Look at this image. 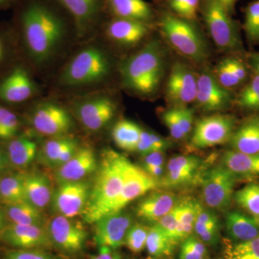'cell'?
Masks as SVG:
<instances>
[{"instance_id": "6da1fadb", "label": "cell", "mask_w": 259, "mask_h": 259, "mask_svg": "<svg viewBox=\"0 0 259 259\" xmlns=\"http://www.w3.org/2000/svg\"><path fill=\"white\" fill-rule=\"evenodd\" d=\"M16 18L27 66L50 79L79 42L74 20L56 0H23Z\"/></svg>"}, {"instance_id": "7a4b0ae2", "label": "cell", "mask_w": 259, "mask_h": 259, "mask_svg": "<svg viewBox=\"0 0 259 259\" xmlns=\"http://www.w3.org/2000/svg\"><path fill=\"white\" fill-rule=\"evenodd\" d=\"M113 71V61L99 35L79 42L49 79L51 92L59 97L83 96L105 91Z\"/></svg>"}, {"instance_id": "3957f363", "label": "cell", "mask_w": 259, "mask_h": 259, "mask_svg": "<svg viewBox=\"0 0 259 259\" xmlns=\"http://www.w3.org/2000/svg\"><path fill=\"white\" fill-rule=\"evenodd\" d=\"M130 162L128 158L114 150H104L82 213L85 222L94 224L111 212L123 188Z\"/></svg>"}, {"instance_id": "277c9868", "label": "cell", "mask_w": 259, "mask_h": 259, "mask_svg": "<svg viewBox=\"0 0 259 259\" xmlns=\"http://www.w3.org/2000/svg\"><path fill=\"white\" fill-rule=\"evenodd\" d=\"M163 70V56L156 40L148 42L118 66L123 86L131 93L141 97L156 93L161 82Z\"/></svg>"}, {"instance_id": "5b68a950", "label": "cell", "mask_w": 259, "mask_h": 259, "mask_svg": "<svg viewBox=\"0 0 259 259\" xmlns=\"http://www.w3.org/2000/svg\"><path fill=\"white\" fill-rule=\"evenodd\" d=\"M157 25L163 36L182 55L196 62L207 58V47L194 21L163 10L158 15Z\"/></svg>"}, {"instance_id": "8992f818", "label": "cell", "mask_w": 259, "mask_h": 259, "mask_svg": "<svg viewBox=\"0 0 259 259\" xmlns=\"http://www.w3.org/2000/svg\"><path fill=\"white\" fill-rule=\"evenodd\" d=\"M70 102L73 116L91 134L105 128L117 112V104L105 91L71 97Z\"/></svg>"}, {"instance_id": "52a82bcc", "label": "cell", "mask_w": 259, "mask_h": 259, "mask_svg": "<svg viewBox=\"0 0 259 259\" xmlns=\"http://www.w3.org/2000/svg\"><path fill=\"white\" fill-rule=\"evenodd\" d=\"M29 122L35 133L49 139L69 136L75 125L69 109L54 100L36 102L29 113Z\"/></svg>"}, {"instance_id": "ba28073f", "label": "cell", "mask_w": 259, "mask_h": 259, "mask_svg": "<svg viewBox=\"0 0 259 259\" xmlns=\"http://www.w3.org/2000/svg\"><path fill=\"white\" fill-rule=\"evenodd\" d=\"M74 20L79 42L98 35L109 18L106 0H56Z\"/></svg>"}, {"instance_id": "9c48e42d", "label": "cell", "mask_w": 259, "mask_h": 259, "mask_svg": "<svg viewBox=\"0 0 259 259\" xmlns=\"http://www.w3.org/2000/svg\"><path fill=\"white\" fill-rule=\"evenodd\" d=\"M201 12L211 37L218 47L226 50L241 47L238 23L217 0H202Z\"/></svg>"}, {"instance_id": "30bf717a", "label": "cell", "mask_w": 259, "mask_h": 259, "mask_svg": "<svg viewBox=\"0 0 259 259\" xmlns=\"http://www.w3.org/2000/svg\"><path fill=\"white\" fill-rule=\"evenodd\" d=\"M35 75L27 65H15L0 79V102L20 105L31 101L41 93Z\"/></svg>"}, {"instance_id": "8fae6325", "label": "cell", "mask_w": 259, "mask_h": 259, "mask_svg": "<svg viewBox=\"0 0 259 259\" xmlns=\"http://www.w3.org/2000/svg\"><path fill=\"white\" fill-rule=\"evenodd\" d=\"M51 244L65 255H76L83 251L88 238L84 227L73 218L56 214L47 223Z\"/></svg>"}, {"instance_id": "7c38bea8", "label": "cell", "mask_w": 259, "mask_h": 259, "mask_svg": "<svg viewBox=\"0 0 259 259\" xmlns=\"http://www.w3.org/2000/svg\"><path fill=\"white\" fill-rule=\"evenodd\" d=\"M236 177L226 167L218 166L204 175L202 197L209 209L224 210L231 203Z\"/></svg>"}, {"instance_id": "4fadbf2b", "label": "cell", "mask_w": 259, "mask_h": 259, "mask_svg": "<svg viewBox=\"0 0 259 259\" xmlns=\"http://www.w3.org/2000/svg\"><path fill=\"white\" fill-rule=\"evenodd\" d=\"M92 185L86 180L59 183L54 191L51 204L56 214L74 218L82 214Z\"/></svg>"}, {"instance_id": "5bb4252c", "label": "cell", "mask_w": 259, "mask_h": 259, "mask_svg": "<svg viewBox=\"0 0 259 259\" xmlns=\"http://www.w3.org/2000/svg\"><path fill=\"white\" fill-rule=\"evenodd\" d=\"M235 119L230 115H216L201 119L194 127L191 144L196 148L213 147L231 139Z\"/></svg>"}, {"instance_id": "9a60e30c", "label": "cell", "mask_w": 259, "mask_h": 259, "mask_svg": "<svg viewBox=\"0 0 259 259\" xmlns=\"http://www.w3.org/2000/svg\"><path fill=\"white\" fill-rule=\"evenodd\" d=\"M151 25L128 20L109 17L102 25V33L107 41L124 48L134 47L147 37Z\"/></svg>"}, {"instance_id": "2e32d148", "label": "cell", "mask_w": 259, "mask_h": 259, "mask_svg": "<svg viewBox=\"0 0 259 259\" xmlns=\"http://www.w3.org/2000/svg\"><path fill=\"white\" fill-rule=\"evenodd\" d=\"M93 225L94 241L97 246L116 250L125 244L127 232L133 226V218L121 210L104 216Z\"/></svg>"}, {"instance_id": "e0dca14e", "label": "cell", "mask_w": 259, "mask_h": 259, "mask_svg": "<svg viewBox=\"0 0 259 259\" xmlns=\"http://www.w3.org/2000/svg\"><path fill=\"white\" fill-rule=\"evenodd\" d=\"M197 80L193 71L187 65L177 62L172 66L166 83V96L177 107L195 101Z\"/></svg>"}, {"instance_id": "ac0fdd59", "label": "cell", "mask_w": 259, "mask_h": 259, "mask_svg": "<svg viewBox=\"0 0 259 259\" xmlns=\"http://www.w3.org/2000/svg\"><path fill=\"white\" fill-rule=\"evenodd\" d=\"M2 240L18 249L45 250L53 247L46 226L10 223L5 227Z\"/></svg>"}, {"instance_id": "d6986e66", "label": "cell", "mask_w": 259, "mask_h": 259, "mask_svg": "<svg viewBox=\"0 0 259 259\" xmlns=\"http://www.w3.org/2000/svg\"><path fill=\"white\" fill-rule=\"evenodd\" d=\"M158 185L157 181L150 176L144 168L130 162L123 188L110 214L122 210L135 199L154 190Z\"/></svg>"}, {"instance_id": "ffe728a7", "label": "cell", "mask_w": 259, "mask_h": 259, "mask_svg": "<svg viewBox=\"0 0 259 259\" xmlns=\"http://www.w3.org/2000/svg\"><path fill=\"white\" fill-rule=\"evenodd\" d=\"M98 165L95 150L80 146L69 161L55 169L56 180L58 183L83 180L97 171Z\"/></svg>"}, {"instance_id": "44dd1931", "label": "cell", "mask_w": 259, "mask_h": 259, "mask_svg": "<svg viewBox=\"0 0 259 259\" xmlns=\"http://www.w3.org/2000/svg\"><path fill=\"white\" fill-rule=\"evenodd\" d=\"M231 99L229 90L221 86L214 75L204 72L199 76L196 101L202 110L206 111L223 110L230 105Z\"/></svg>"}, {"instance_id": "7402d4cb", "label": "cell", "mask_w": 259, "mask_h": 259, "mask_svg": "<svg viewBox=\"0 0 259 259\" xmlns=\"http://www.w3.org/2000/svg\"><path fill=\"white\" fill-rule=\"evenodd\" d=\"M201 160L194 156L179 155L167 163L159 185L165 188H177L188 185L196 176Z\"/></svg>"}, {"instance_id": "603a6c76", "label": "cell", "mask_w": 259, "mask_h": 259, "mask_svg": "<svg viewBox=\"0 0 259 259\" xmlns=\"http://www.w3.org/2000/svg\"><path fill=\"white\" fill-rule=\"evenodd\" d=\"M177 202L176 195L172 192H153L139 202L136 214L145 222L156 223L169 212Z\"/></svg>"}, {"instance_id": "cb8c5ba5", "label": "cell", "mask_w": 259, "mask_h": 259, "mask_svg": "<svg viewBox=\"0 0 259 259\" xmlns=\"http://www.w3.org/2000/svg\"><path fill=\"white\" fill-rule=\"evenodd\" d=\"M109 17L152 24L156 12L145 0H106Z\"/></svg>"}, {"instance_id": "d4e9b609", "label": "cell", "mask_w": 259, "mask_h": 259, "mask_svg": "<svg viewBox=\"0 0 259 259\" xmlns=\"http://www.w3.org/2000/svg\"><path fill=\"white\" fill-rule=\"evenodd\" d=\"M24 187L27 201L37 208L42 211L51 204L54 190L44 174L32 172L24 175Z\"/></svg>"}, {"instance_id": "484cf974", "label": "cell", "mask_w": 259, "mask_h": 259, "mask_svg": "<svg viewBox=\"0 0 259 259\" xmlns=\"http://www.w3.org/2000/svg\"><path fill=\"white\" fill-rule=\"evenodd\" d=\"M36 141L27 135L17 136L10 140L7 146L6 156L12 166L25 169L31 165L38 153Z\"/></svg>"}, {"instance_id": "4316f807", "label": "cell", "mask_w": 259, "mask_h": 259, "mask_svg": "<svg viewBox=\"0 0 259 259\" xmlns=\"http://www.w3.org/2000/svg\"><path fill=\"white\" fill-rule=\"evenodd\" d=\"M226 228L233 241L241 243L259 236V223L239 211H231L226 216Z\"/></svg>"}, {"instance_id": "83f0119b", "label": "cell", "mask_w": 259, "mask_h": 259, "mask_svg": "<svg viewBox=\"0 0 259 259\" xmlns=\"http://www.w3.org/2000/svg\"><path fill=\"white\" fill-rule=\"evenodd\" d=\"M247 68L243 61L235 57L221 61L216 66L214 76L223 88H234L246 79Z\"/></svg>"}, {"instance_id": "f1b7e54d", "label": "cell", "mask_w": 259, "mask_h": 259, "mask_svg": "<svg viewBox=\"0 0 259 259\" xmlns=\"http://www.w3.org/2000/svg\"><path fill=\"white\" fill-rule=\"evenodd\" d=\"M223 166L235 177L259 176V155L237 151H227L223 156Z\"/></svg>"}, {"instance_id": "f546056e", "label": "cell", "mask_w": 259, "mask_h": 259, "mask_svg": "<svg viewBox=\"0 0 259 259\" xmlns=\"http://www.w3.org/2000/svg\"><path fill=\"white\" fill-rule=\"evenodd\" d=\"M230 140L235 151L259 155V119L246 121L232 135Z\"/></svg>"}, {"instance_id": "4dcf8cb0", "label": "cell", "mask_w": 259, "mask_h": 259, "mask_svg": "<svg viewBox=\"0 0 259 259\" xmlns=\"http://www.w3.org/2000/svg\"><path fill=\"white\" fill-rule=\"evenodd\" d=\"M194 231L204 244L215 245L220 239V225L218 218L210 209H205L198 203Z\"/></svg>"}, {"instance_id": "1f68e13d", "label": "cell", "mask_w": 259, "mask_h": 259, "mask_svg": "<svg viewBox=\"0 0 259 259\" xmlns=\"http://www.w3.org/2000/svg\"><path fill=\"white\" fill-rule=\"evenodd\" d=\"M5 214L13 224L23 226H45L46 224L42 211L27 201L7 205Z\"/></svg>"}, {"instance_id": "d6a6232c", "label": "cell", "mask_w": 259, "mask_h": 259, "mask_svg": "<svg viewBox=\"0 0 259 259\" xmlns=\"http://www.w3.org/2000/svg\"><path fill=\"white\" fill-rule=\"evenodd\" d=\"M142 128L133 121L122 119L117 121L112 130L114 142L120 149L136 151Z\"/></svg>"}, {"instance_id": "836d02e7", "label": "cell", "mask_w": 259, "mask_h": 259, "mask_svg": "<svg viewBox=\"0 0 259 259\" xmlns=\"http://www.w3.org/2000/svg\"><path fill=\"white\" fill-rule=\"evenodd\" d=\"M175 245L157 223L150 228L146 245L150 258L159 259L171 255Z\"/></svg>"}, {"instance_id": "e575fe53", "label": "cell", "mask_w": 259, "mask_h": 259, "mask_svg": "<svg viewBox=\"0 0 259 259\" xmlns=\"http://www.w3.org/2000/svg\"><path fill=\"white\" fill-rule=\"evenodd\" d=\"M178 226L175 235V243H178L192 234L197 217L198 202L190 198L179 202Z\"/></svg>"}, {"instance_id": "d590c367", "label": "cell", "mask_w": 259, "mask_h": 259, "mask_svg": "<svg viewBox=\"0 0 259 259\" xmlns=\"http://www.w3.org/2000/svg\"><path fill=\"white\" fill-rule=\"evenodd\" d=\"M25 201L27 199L24 187V175H8L0 179V202L7 206Z\"/></svg>"}, {"instance_id": "8d00e7d4", "label": "cell", "mask_w": 259, "mask_h": 259, "mask_svg": "<svg viewBox=\"0 0 259 259\" xmlns=\"http://www.w3.org/2000/svg\"><path fill=\"white\" fill-rule=\"evenodd\" d=\"M76 140L71 135L49 138L39 148L37 157L42 164L53 168L54 163L64 153L66 148Z\"/></svg>"}, {"instance_id": "74e56055", "label": "cell", "mask_w": 259, "mask_h": 259, "mask_svg": "<svg viewBox=\"0 0 259 259\" xmlns=\"http://www.w3.org/2000/svg\"><path fill=\"white\" fill-rule=\"evenodd\" d=\"M234 199L240 207L259 223V185L245 186L236 192Z\"/></svg>"}, {"instance_id": "f35d334b", "label": "cell", "mask_w": 259, "mask_h": 259, "mask_svg": "<svg viewBox=\"0 0 259 259\" xmlns=\"http://www.w3.org/2000/svg\"><path fill=\"white\" fill-rule=\"evenodd\" d=\"M20 120L14 112L0 102V141H9L18 136Z\"/></svg>"}, {"instance_id": "ab89813d", "label": "cell", "mask_w": 259, "mask_h": 259, "mask_svg": "<svg viewBox=\"0 0 259 259\" xmlns=\"http://www.w3.org/2000/svg\"><path fill=\"white\" fill-rule=\"evenodd\" d=\"M245 35L250 42H259V0H253L243 9Z\"/></svg>"}, {"instance_id": "60d3db41", "label": "cell", "mask_w": 259, "mask_h": 259, "mask_svg": "<svg viewBox=\"0 0 259 259\" xmlns=\"http://www.w3.org/2000/svg\"><path fill=\"white\" fill-rule=\"evenodd\" d=\"M226 259H259V236L250 241L230 245L226 250Z\"/></svg>"}, {"instance_id": "b9f144b4", "label": "cell", "mask_w": 259, "mask_h": 259, "mask_svg": "<svg viewBox=\"0 0 259 259\" xmlns=\"http://www.w3.org/2000/svg\"><path fill=\"white\" fill-rule=\"evenodd\" d=\"M150 228L141 224H133L126 236L125 244L131 252L139 253L146 249Z\"/></svg>"}, {"instance_id": "7bdbcfd3", "label": "cell", "mask_w": 259, "mask_h": 259, "mask_svg": "<svg viewBox=\"0 0 259 259\" xmlns=\"http://www.w3.org/2000/svg\"><path fill=\"white\" fill-rule=\"evenodd\" d=\"M240 107L248 110H259V75L255 74L242 90L237 99Z\"/></svg>"}, {"instance_id": "ee69618b", "label": "cell", "mask_w": 259, "mask_h": 259, "mask_svg": "<svg viewBox=\"0 0 259 259\" xmlns=\"http://www.w3.org/2000/svg\"><path fill=\"white\" fill-rule=\"evenodd\" d=\"M207 256L206 245L198 237L191 235L182 241L180 259H206Z\"/></svg>"}, {"instance_id": "f6af8a7d", "label": "cell", "mask_w": 259, "mask_h": 259, "mask_svg": "<svg viewBox=\"0 0 259 259\" xmlns=\"http://www.w3.org/2000/svg\"><path fill=\"white\" fill-rule=\"evenodd\" d=\"M143 156V168L150 176L157 181L159 185L165 171V158L163 151H153Z\"/></svg>"}, {"instance_id": "bcb514c9", "label": "cell", "mask_w": 259, "mask_h": 259, "mask_svg": "<svg viewBox=\"0 0 259 259\" xmlns=\"http://www.w3.org/2000/svg\"><path fill=\"white\" fill-rule=\"evenodd\" d=\"M3 259H60L42 249H14L6 252Z\"/></svg>"}, {"instance_id": "7dc6e473", "label": "cell", "mask_w": 259, "mask_h": 259, "mask_svg": "<svg viewBox=\"0 0 259 259\" xmlns=\"http://www.w3.org/2000/svg\"><path fill=\"white\" fill-rule=\"evenodd\" d=\"M179 213L180 207L177 202L176 206L169 212L167 213L166 215L163 216L158 223H156L175 244H177L175 243V235L178 226Z\"/></svg>"}, {"instance_id": "c3c4849f", "label": "cell", "mask_w": 259, "mask_h": 259, "mask_svg": "<svg viewBox=\"0 0 259 259\" xmlns=\"http://www.w3.org/2000/svg\"><path fill=\"white\" fill-rule=\"evenodd\" d=\"M162 120L164 122L165 125L168 127L170 134L174 139L180 140L185 139L186 136L182 132L181 129L180 123L177 120L176 111L175 108L167 110L162 115Z\"/></svg>"}, {"instance_id": "681fc988", "label": "cell", "mask_w": 259, "mask_h": 259, "mask_svg": "<svg viewBox=\"0 0 259 259\" xmlns=\"http://www.w3.org/2000/svg\"><path fill=\"white\" fill-rule=\"evenodd\" d=\"M175 111L181 129L186 137H187L193 126V110L186 107H175Z\"/></svg>"}, {"instance_id": "f907efd6", "label": "cell", "mask_w": 259, "mask_h": 259, "mask_svg": "<svg viewBox=\"0 0 259 259\" xmlns=\"http://www.w3.org/2000/svg\"><path fill=\"white\" fill-rule=\"evenodd\" d=\"M13 54V47L8 33L0 29V69L8 64Z\"/></svg>"}, {"instance_id": "816d5d0a", "label": "cell", "mask_w": 259, "mask_h": 259, "mask_svg": "<svg viewBox=\"0 0 259 259\" xmlns=\"http://www.w3.org/2000/svg\"><path fill=\"white\" fill-rule=\"evenodd\" d=\"M199 9V0H185L182 9L177 15L185 20L194 22L197 20Z\"/></svg>"}, {"instance_id": "f5cc1de1", "label": "cell", "mask_w": 259, "mask_h": 259, "mask_svg": "<svg viewBox=\"0 0 259 259\" xmlns=\"http://www.w3.org/2000/svg\"><path fill=\"white\" fill-rule=\"evenodd\" d=\"M136 151L141 153L142 156H145V155L148 154V153L155 151L152 142H151L150 132L142 129L141 136H140L139 144L137 145Z\"/></svg>"}, {"instance_id": "db71d44e", "label": "cell", "mask_w": 259, "mask_h": 259, "mask_svg": "<svg viewBox=\"0 0 259 259\" xmlns=\"http://www.w3.org/2000/svg\"><path fill=\"white\" fill-rule=\"evenodd\" d=\"M90 259H121L120 255L115 249L107 246L99 247V253L93 255Z\"/></svg>"}, {"instance_id": "11a10c76", "label": "cell", "mask_w": 259, "mask_h": 259, "mask_svg": "<svg viewBox=\"0 0 259 259\" xmlns=\"http://www.w3.org/2000/svg\"><path fill=\"white\" fill-rule=\"evenodd\" d=\"M150 135H151V142L155 151H163L169 146L168 141L158 135L151 132Z\"/></svg>"}, {"instance_id": "9f6ffc18", "label": "cell", "mask_w": 259, "mask_h": 259, "mask_svg": "<svg viewBox=\"0 0 259 259\" xmlns=\"http://www.w3.org/2000/svg\"><path fill=\"white\" fill-rule=\"evenodd\" d=\"M248 64L255 74L259 75V52L253 53L248 56Z\"/></svg>"}, {"instance_id": "6f0895ef", "label": "cell", "mask_w": 259, "mask_h": 259, "mask_svg": "<svg viewBox=\"0 0 259 259\" xmlns=\"http://www.w3.org/2000/svg\"><path fill=\"white\" fill-rule=\"evenodd\" d=\"M228 13L232 15L235 11V6L238 0H217Z\"/></svg>"}, {"instance_id": "680465c9", "label": "cell", "mask_w": 259, "mask_h": 259, "mask_svg": "<svg viewBox=\"0 0 259 259\" xmlns=\"http://www.w3.org/2000/svg\"><path fill=\"white\" fill-rule=\"evenodd\" d=\"M8 161L6 153L3 152V149L0 147V174L4 171L5 168H6Z\"/></svg>"}, {"instance_id": "91938a15", "label": "cell", "mask_w": 259, "mask_h": 259, "mask_svg": "<svg viewBox=\"0 0 259 259\" xmlns=\"http://www.w3.org/2000/svg\"><path fill=\"white\" fill-rule=\"evenodd\" d=\"M19 0H0V10L8 9L16 4Z\"/></svg>"}, {"instance_id": "94428289", "label": "cell", "mask_w": 259, "mask_h": 259, "mask_svg": "<svg viewBox=\"0 0 259 259\" xmlns=\"http://www.w3.org/2000/svg\"><path fill=\"white\" fill-rule=\"evenodd\" d=\"M5 227H6V225H5V215L3 210L0 209V239H2Z\"/></svg>"}, {"instance_id": "6125c7cd", "label": "cell", "mask_w": 259, "mask_h": 259, "mask_svg": "<svg viewBox=\"0 0 259 259\" xmlns=\"http://www.w3.org/2000/svg\"><path fill=\"white\" fill-rule=\"evenodd\" d=\"M156 1L161 2V1H163V0H156Z\"/></svg>"}]
</instances>
